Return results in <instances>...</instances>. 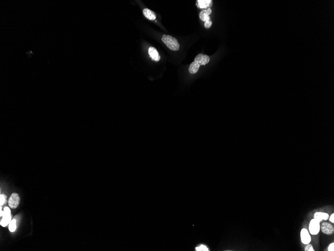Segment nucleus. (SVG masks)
<instances>
[{
    "instance_id": "nucleus-1",
    "label": "nucleus",
    "mask_w": 334,
    "mask_h": 251,
    "mask_svg": "<svg viewBox=\"0 0 334 251\" xmlns=\"http://www.w3.org/2000/svg\"><path fill=\"white\" fill-rule=\"evenodd\" d=\"M162 40L168 48L172 51H178L180 48V44L177 40L171 35H163Z\"/></svg>"
},
{
    "instance_id": "nucleus-2",
    "label": "nucleus",
    "mask_w": 334,
    "mask_h": 251,
    "mask_svg": "<svg viewBox=\"0 0 334 251\" xmlns=\"http://www.w3.org/2000/svg\"><path fill=\"white\" fill-rule=\"evenodd\" d=\"M320 222L316 219H313L309 224V231L312 235H317L320 231Z\"/></svg>"
},
{
    "instance_id": "nucleus-3",
    "label": "nucleus",
    "mask_w": 334,
    "mask_h": 251,
    "mask_svg": "<svg viewBox=\"0 0 334 251\" xmlns=\"http://www.w3.org/2000/svg\"><path fill=\"white\" fill-rule=\"evenodd\" d=\"M11 222V210L8 207H5L4 209L3 218L1 221V225L6 227Z\"/></svg>"
},
{
    "instance_id": "nucleus-4",
    "label": "nucleus",
    "mask_w": 334,
    "mask_h": 251,
    "mask_svg": "<svg viewBox=\"0 0 334 251\" xmlns=\"http://www.w3.org/2000/svg\"><path fill=\"white\" fill-rule=\"evenodd\" d=\"M20 201V198L18 194L16 193H13L11 195L9 200V205L10 207L13 209H15L18 207Z\"/></svg>"
},
{
    "instance_id": "nucleus-5",
    "label": "nucleus",
    "mask_w": 334,
    "mask_h": 251,
    "mask_svg": "<svg viewBox=\"0 0 334 251\" xmlns=\"http://www.w3.org/2000/svg\"><path fill=\"white\" fill-rule=\"evenodd\" d=\"M210 58L209 56L203 54H199L195 57L194 62L197 63L199 65H205L210 62Z\"/></svg>"
},
{
    "instance_id": "nucleus-6",
    "label": "nucleus",
    "mask_w": 334,
    "mask_h": 251,
    "mask_svg": "<svg viewBox=\"0 0 334 251\" xmlns=\"http://www.w3.org/2000/svg\"><path fill=\"white\" fill-rule=\"evenodd\" d=\"M320 229L322 232L327 235H332L334 233V228L331 224L328 223H323L320 226Z\"/></svg>"
},
{
    "instance_id": "nucleus-7",
    "label": "nucleus",
    "mask_w": 334,
    "mask_h": 251,
    "mask_svg": "<svg viewBox=\"0 0 334 251\" xmlns=\"http://www.w3.org/2000/svg\"><path fill=\"white\" fill-rule=\"evenodd\" d=\"M301 239L304 244H308L311 241V237L306 229H303L301 232Z\"/></svg>"
},
{
    "instance_id": "nucleus-8",
    "label": "nucleus",
    "mask_w": 334,
    "mask_h": 251,
    "mask_svg": "<svg viewBox=\"0 0 334 251\" xmlns=\"http://www.w3.org/2000/svg\"><path fill=\"white\" fill-rule=\"evenodd\" d=\"M197 5L199 8L207 10L212 6L213 1L212 0H198Z\"/></svg>"
},
{
    "instance_id": "nucleus-9",
    "label": "nucleus",
    "mask_w": 334,
    "mask_h": 251,
    "mask_svg": "<svg viewBox=\"0 0 334 251\" xmlns=\"http://www.w3.org/2000/svg\"><path fill=\"white\" fill-rule=\"evenodd\" d=\"M212 13V10L211 9H208L207 10H204L202 11L199 14V18L202 21L206 22L207 21L211 20V17L210 15Z\"/></svg>"
},
{
    "instance_id": "nucleus-10",
    "label": "nucleus",
    "mask_w": 334,
    "mask_h": 251,
    "mask_svg": "<svg viewBox=\"0 0 334 251\" xmlns=\"http://www.w3.org/2000/svg\"><path fill=\"white\" fill-rule=\"evenodd\" d=\"M148 53L152 59L154 61L157 62L160 60V55L155 48L150 47L148 49Z\"/></svg>"
},
{
    "instance_id": "nucleus-11",
    "label": "nucleus",
    "mask_w": 334,
    "mask_h": 251,
    "mask_svg": "<svg viewBox=\"0 0 334 251\" xmlns=\"http://www.w3.org/2000/svg\"><path fill=\"white\" fill-rule=\"evenodd\" d=\"M144 16L150 20H155L156 19V15L153 11L148 8H145L143 10Z\"/></svg>"
},
{
    "instance_id": "nucleus-12",
    "label": "nucleus",
    "mask_w": 334,
    "mask_h": 251,
    "mask_svg": "<svg viewBox=\"0 0 334 251\" xmlns=\"http://www.w3.org/2000/svg\"><path fill=\"white\" fill-rule=\"evenodd\" d=\"M329 214L322 212H317L314 214V219L321 222L322 220H327L329 218Z\"/></svg>"
},
{
    "instance_id": "nucleus-13",
    "label": "nucleus",
    "mask_w": 334,
    "mask_h": 251,
    "mask_svg": "<svg viewBox=\"0 0 334 251\" xmlns=\"http://www.w3.org/2000/svg\"><path fill=\"white\" fill-rule=\"evenodd\" d=\"M200 65L197 63L193 62L190 65L189 71L191 74H196L198 72Z\"/></svg>"
},
{
    "instance_id": "nucleus-14",
    "label": "nucleus",
    "mask_w": 334,
    "mask_h": 251,
    "mask_svg": "<svg viewBox=\"0 0 334 251\" xmlns=\"http://www.w3.org/2000/svg\"><path fill=\"white\" fill-rule=\"evenodd\" d=\"M9 230L11 232H14L16 229V220L15 219L11 221L9 225Z\"/></svg>"
},
{
    "instance_id": "nucleus-15",
    "label": "nucleus",
    "mask_w": 334,
    "mask_h": 251,
    "mask_svg": "<svg viewBox=\"0 0 334 251\" xmlns=\"http://www.w3.org/2000/svg\"><path fill=\"white\" fill-rule=\"evenodd\" d=\"M196 250L197 251H208L209 249L207 246L205 245H201L198 247L196 248Z\"/></svg>"
},
{
    "instance_id": "nucleus-16",
    "label": "nucleus",
    "mask_w": 334,
    "mask_h": 251,
    "mask_svg": "<svg viewBox=\"0 0 334 251\" xmlns=\"http://www.w3.org/2000/svg\"><path fill=\"white\" fill-rule=\"evenodd\" d=\"M6 198H7L6 195H5L4 194H1V195H0V205H1V206H2V205H4L5 203Z\"/></svg>"
},
{
    "instance_id": "nucleus-17",
    "label": "nucleus",
    "mask_w": 334,
    "mask_h": 251,
    "mask_svg": "<svg viewBox=\"0 0 334 251\" xmlns=\"http://www.w3.org/2000/svg\"><path fill=\"white\" fill-rule=\"evenodd\" d=\"M212 25V22L211 20L207 21L206 22H205L204 26L206 28H210Z\"/></svg>"
},
{
    "instance_id": "nucleus-18",
    "label": "nucleus",
    "mask_w": 334,
    "mask_h": 251,
    "mask_svg": "<svg viewBox=\"0 0 334 251\" xmlns=\"http://www.w3.org/2000/svg\"><path fill=\"white\" fill-rule=\"evenodd\" d=\"M305 251H314V249L313 248V246L312 245L307 244V246H306L305 248Z\"/></svg>"
},
{
    "instance_id": "nucleus-19",
    "label": "nucleus",
    "mask_w": 334,
    "mask_h": 251,
    "mask_svg": "<svg viewBox=\"0 0 334 251\" xmlns=\"http://www.w3.org/2000/svg\"><path fill=\"white\" fill-rule=\"evenodd\" d=\"M328 251H334V243H331V244L329 245V247H328Z\"/></svg>"
},
{
    "instance_id": "nucleus-20",
    "label": "nucleus",
    "mask_w": 334,
    "mask_h": 251,
    "mask_svg": "<svg viewBox=\"0 0 334 251\" xmlns=\"http://www.w3.org/2000/svg\"><path fill=\"white\" fill-rule=\"evenodd\" d=\"M329 220H330V222H331L332 223H334V213L332 214L331 216V217H330V219H329Z\"/></svg>"
}]
</instances>
